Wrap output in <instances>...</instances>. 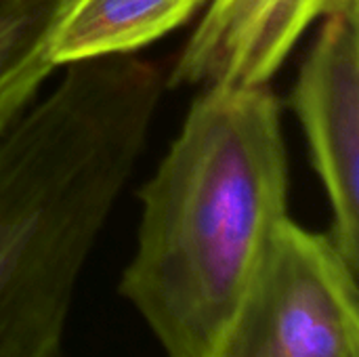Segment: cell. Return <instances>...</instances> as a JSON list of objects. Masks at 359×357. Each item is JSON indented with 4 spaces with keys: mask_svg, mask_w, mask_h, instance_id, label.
Listing matches in <instances>:
<instances>
[{
    "mask_svg": "<svg viewBox=\"0 0 359 357\" xmlns=\"http://www.w3.org/2000/svg\"><path fill=\"white\" fill-rule=\"evenodd\" d=\"M61 69L0 137V357H61L80 278L164 93L141 55Z\"/></svg>",
    "mask_w": 359,
    "mask_h": 357,
    "instance_id": "1",
    "label": "cell"
},
{
    "mask_svg": "<svg viewBox=\"0 0 359 357\" xmlns=\"http://www.w3.org/2000/svg\"><path fill=\"white\" fill-rule=\"evenodd\" d=\"M139 200L120 295L164 356L204 357L290 217L271 86L202 88Z\"/></svg>",
    "mask_w": 359,
    "mask_h": 357,
    "instance_id": "2",
    "label": "cell"
},
{
    "mask_svg": "<svg viewBox=\"0 0 359 357\" xmlns=\"http://www.w3.org/2000/svg\"><path fill=\"white\" fill-rule=\"evenodd\" d=\"M204 357H359L358 271L290 217Z\"/></svg>",
    "mask_w": 359,
    "mask_h": 357,
    "instance_id": "3",
    "label": "cell"
},
{
    "mask_svg": "<svg viewBox=\"0 0 359 357\" xmlns=\"http://www.w3.org/2000/svg\"><path fill=\"white\" fill-rule=\"evenodd\" d=\"M290 105L332 210L328 231L359 271V8L322 19Z\"/></svg>",
    "mask_w": 359,
    "mask_h": 357,
    "instance_id": "4",
    "label": "cell"
},
{
    "mask_svg": "<svg viewBox=\"0 0 359 357\" xmlns=\"http://www.w3.org/2000/svg\"><path fill=\"white\" fill-rule=\"evenodd\" d=\"M351 8L359 0H206L166 88L269 84L316 19Z\"/></svg>",
    "mask_w": 359,
    "mask_h": 357,
    "instance_id": "5",
    "label": "cell"
},
{
    "mask_svg": "<svg viewBox=\"0 0 359 357\" xmlns=\"http://www.w3.org/2000/svg\"><path fill=\"white\" fill-rule=\"evenodd\" d=\"M206 0H76L50 44L55 67L137 53L183 25Z\"/></svg>",
    "mask_w": 359,
    "mask_h": 357,
    "instance_id": "6",
    "label": "cell"
},
{
    "mask_svg": "<svg viewBox=\"0 0 359 357\" xmlns=\"http://www.w3.org/2000/svg\"><path fill=\"white\" fill-rule=\"evenodd\" d=\"M76 0H0V137L57 69L53 36Z\"/></svg>",
    "mask_w": 359,
    "mask_h": 357,
    "instance_id": "7",
    "label": "cell"
}]
</instances>
